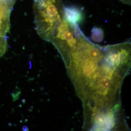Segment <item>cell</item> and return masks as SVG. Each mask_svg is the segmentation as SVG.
<instances>
[{
	"label": "cell",
	"instance_id": "cell-1",
	"mask_svg": "<svg viewBox=\"0 0 131 131\" xmlns=\"http://www.w3.org/2000/svg\"><path fill=\"white\" fill-rule=\"evenodd\" d=\"M63 58L84 107L91 109L110 102L119 93L129 70L110 60L107 46L94 44L84 35Z\"/></svg>",
	"mask_w": 131,
	"mask_h": 131
},
{
	"label": "cell",
	"instance_id": "cell-2",
	"mask_svg": "<svg viewBox=\"0 0 131 131\" xmlns=\"http://www.w3.org/2000/svg\"><path fill=\"white\" fill-rule=\"evenodd\" d=\"M36 29L42 39L51 42L65 19L63 0H34Z\"/></svg>",
	"mask_w": 131,
	"mask_h": 131
},
{
	"label": "cell",
	"instance_id": "cell-3",
	"mask_svg": "<svg viewBox=\"0 0 131 131\" xmlns=\"http://www.w3.org/2000/svg\"><path fill=\"white\" fill-rule=\"evenodd\" d=\"M65 18L68 21L77 24L83 19V14L79 8L73 6L65 7Z\"/></svg>",
	"mask_w": 131,
	"mask_h": 131
},
{
	"label": "cell",
	"instance_id": "cell-4",
	"mask_svg": "<svg viewBox=\"0 0 131 131\" xmlns=\"http://www.w3.org/2000/svg\"><path fill=\"white\" fill-rule=\"evenodd\" d=\"M92 38L97 42H101L103 38V33L100 28H94L92 30Z\"/></svg>",
	"mask_w": 131,
	"mask_h": 131
},
{
	"label": "cell",
	"instance_id": "cell-5",
	"mask_svg": "<svg viewBox=\"0 0 131 131\" xmlns=\"http://www.w3.org/2000/svg\"><path fill=\"white\" fill-rule=\"evenodd\" d=\"M7 48V42L5 36L0 35V58L5 53Z\"/></svg>",
	"mask_w": 131,
	"mask_h": 131
},
{
	"label": "cell",
	"instance_id": "cell-6",
	"mask_svg": "<svg viewBox=\"0 0 131 131\" xmlns=\"http://www.w3.org/2000/svg\"><path fill=\"white\" fill-rule=\"evenodd\" d=\"M16 0H0V3H6L9 5H14Z\"/></svg>",
	"mask_w": 131,
	"mask_h": 131
},
{
	"label": "cell",
	"instance_id": "cell-7",
	"mask_svg": "<svg viewBox=\"0 0 131 131\" xmlns=\"http://www.w3.org/2000/svg\"><path fill=\"white\" fill-rule=\"evenodd\" d=\"M120 1H124V0H119Z\"/></svg>",
	"mask_w": 131,
	"mask_h": 131
}]
</instances>
